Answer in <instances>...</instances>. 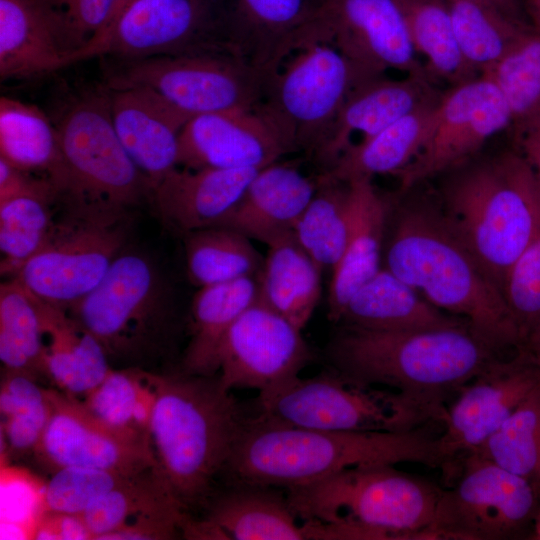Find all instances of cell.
Masks as SVG:
<instances>
[{"label": "cell", "instance_id": "83f0119b", "mask_svg": "<svg viewBox=\"0 0 540 540\" xmlns=\"http://www.w3.org/2000/svg\"><path fill=\"white\" fill-rule=\"evenodd\" d=\"M72 63L58 24L41 0H0V78L22 79Z\"/></svg>", "mask_w": 540, "mask_h": 540}, {"label": "cell", "instance_id": "816d5d0a", "mask_svg": "<svg viewBox=\"0 0 540 540\" xmlns=\"http://www.w3.org/2000/svg\"><path fill=\"white\" fill-rule=\"evenodd\" d=\"M33 539L87 540L93 536L81 514L44 511L36 522Z\"/></svg>", "mask_w": 540, "mask_h": 540}, {"label": "cell", "instance_id": "4316f807", "mask_svg": "<svg viewBox=\"0 0 540 540\" xmlns=\"http://www.w3.org/2000/svg\"><path fill=\"white\" fill-rule=\"evenodd\" d=\"M350 229L343 256L332 271L328 317L337 322L350 297L381 268L391 204L372 179L348 182Z\"/></svg>", "mask_w": 540, "mask_h": 540}, {"label": "cell", "instance_id": "9c48e42d", "mask_svg": "<svg viewBox=\"0 0 540 540\" xmlns=\"http://www.w3.org/2000/svg\"><path fill=\"white\" fill-rule=\"evenodd\" d=\"M257 413L283 424L330 431L404 432L445 422L442 401L380 389L334 368L257 398Z\"/></svg>", "mask_w": 540, "mask_h": 540}, {"label": "cell", "instance_id": "5b68a950", "mask_svg": "<svg viewBox=\"0 0 540 540\" xmlns=\"http://www.w3.org/2000/svg\"><path fill=\"white\" fill-rule=\"evenodd\" d=\"M497 352L462 324L409 331L343 326L327 354L332 368L358 382L443 402L497 358Z\"/></svg>", "mask_w": 540, "mask_h": 540}, {"label": "cell", "instance_id": "ab89813d", "mask_svg": "<svg viewBox=\"0 0 540 540\" xmlns=\"http://www.w3.org/2000/svg\"><path fill=\"white\" fill-rule=\"evenodd\" d=\"M45 341L33 294L15 277L0 285V359L5 370L44 374Z\"/></svg>", "mask_w": 540, "mask_h": 540}, {"label": "cell", "instance_id": "52a82bcc", "mask_svg": "<svg viewBox=\"0 0 540 540\" xmlns=\"http://www.w3.org/2000/svg\"><path fill=\"white\" fill-rule=\"evenodd\" d=\"M368 78L338 48L312 32L267 78L253 111L287 154L303 152L315 159L350 92Z\"/></svg>", "mask_w": 540, "mask_h": 540}, {"label": "cell", "instance_id": "d590c367", "mask_svg": "<svg viewBox=\"0 0 540 540\" xmlns=\"http://www.w3.org/2000/svg\"><path fill=\"white\" fill-rule=\"evenodd\" d=\"M431 81L450 87L478 76L464 60L446 0H396Z\"/></svg>", "mask_w": 540, "mask_h": 540}, {"label": "cell", "instance_id": "30bf717a", "mask_svg": "<svg viewBox=\"0 0 540 540\" xmlns=\"http://www.w3.org/2000/svg\"><path fill=\"white\" fill-rule=\"evenodd\" d=\"M67 171L65 202L130 211L151 196L113 125L106 87L71 101L55 124Z\"/></svg>", "mask_w": 540, "mask_h": 540}, {"label": "cell", "instance_id": "277c9868", "mask_svg": "<svg viewBox=\"0 0 540 540\" xmlns=\"http://www.w3.org/2000/svg\"><path fill=\"white\" fill-rule=\"evenodd\" d=\"M440 210L502 291L504 277L540 232V184L518 150L449 171Z\"/></svg>", "mask_w": 540, "mask_h": 540}, {"label": "cell", "instance_id": "ac0fdd59", "mask_svg": "<svg viewBox=\"0 0 540 540\" xmlns=\"http://www.w3.org/2000/svg\"><path fill=\"white\" fill-rule=\"evenodd\" d=\"M315 33L368 77L391 69L431 80L396 0H324Z\"/></svg>", "mask_w": 540, "mask_h": 540}, {"label": "cell", "instance_id": "9a60e30c", "mask_svg": "<svg viewBox=\"0 0 540 540\" xmlns=\"http://www.w3.org/2000/svg\"><path fill=\"white\" fill-rule=\"evenodd\" d=\"M511 127L508 105L488 76L478 75L450 87L437 104L423 148L396 175L400 191L470 161L491 137Z\"/></svg>", "mask_w": 540, "mask_h": 540}, {"label": "cell", "instance_id": "7c38bea8", "mask_svg": "<svg viewBox=\"0 0 540 540\" xmlns=\"http://www.w3.org/2000/svg\"><path fill=\"white\" fill-rule=\"evenodd\" d=\"M267 76L231 53H199L120 60L105 87H144L188 115L254 110Z\"/></svg>", "mask_w": 540, "mask_h": 540}, {"label": "cell", "instance_id": "60d3db41", "mask_svg": "<svg viewBox=\"0 0 540 540\" xmlns=\"http://www.w3.org/2000/svg\"><path fill=\"white\" fill-rule=\"evenodd\" d=\"M157 375L140 367L112 368L82 401L104 422L149 435Z\"/></svg>", "mask_w": 540, "mask_h": 540}, {"label": "cell", "instance_id": "3957f363", "mask_svg": "<svg viewBox=\"0 0 540 540\" xmlns=\"http://www.w3.org/2000/svg\"><path fill=\"white\" fill-rule=\"evenodd\" d=\"M250 415L218 375H157L149 435L157 469L183 510L203 512Z\"/></svg>", "mask_w": 540, "mask_h": 540}, {"label": "cell", "instance_id": "4dcf8cb0", "mask_svg": "<svg viewBox=\"0 0 540 540\" xmlns=\"http://www.w3.org/2000/svg\"><path fill=\"white\" fill-rule=\"evenodd\" d=\"M442 93L376 134L351 144L323 176L348 183L376 175H397L423 148Z\"/></svg>", "mask_w": 540, "mask_h": 540}, {"label": "cell", "instance_id": "d6a6232c", "mask_svg": "<svg viewBox=\"0 0 540 540\" xmlns=\"http://www.w3.org/2000/svg\"><path fill=\"white\" fill-rule=\"evenodd\" d=\"M258 298L257 277L199 288L191 304L190 340L180 369L191 374L216 375L217 355L225 334Z\"/></svg>", "mask_w": 540, "mask_h": 540}, {"label": "cell", "instance_id": "f546056e", "mask_svg": "<svg viewBox=\"0 0 540 540\" xmlns=\"http://www.w3.org/2000/svg\"><path fill=\"white\" fill-rule=\"evenodd\" d=\"M33 296L47 341L44 375L61 391L83 398L110 372V360L98 340L65 309Z\"/></svg>", "mask_w": 540, "mask_h": 540}, {"label": "cell", "instance_id": "f35d334b", "mask_svg": "<svg viewBox=\"0 0 540 540\" xmlns=\"http://www.w3.org/2000/svg\"><path fill=\"white\" fill-rule=\"evenodd\" d=\"M447 3L460 52L477 75L490 72L529 27L527 23L476 2L456 0Z\"/></svg>", "mask_w": 540, "mask_h": 540}, {"label": "cell", "instance_id": "7402d4cb", "mask_svg": "<svg viewBox=\"0 0 540 540\" xmlns=\"http://www.w3.org/2000/svg\"><path fill=\"white\" fill-rule=\"evenodd\" d=\"M288 155L253 110L197 115L179 137L178 167L186 169H261Z\"/></svg>", "mask_w": 540, "mask_h": 540}, {"label": "cell", "instance_id": "7bdbcfd3", "mask_svg": "<svg viewBox=\"0 0 540 540\" xmlns=\"http://www.w3.org/2000/svg\"><path fill=\"white\" fill-rule=\"evenodd\" d=\"M528 480L540 496V382L475 451Z\"/></svg>", "mask_w": 540, "mask_h": 540}, {"label": "cell", "instance_id": "e0dca14e", "mask_svg": "<svg viewBox=\"0 0 540 540\" xmlns=\"http://www.w3.org/2000/svg\"><path fill=\"white\" fill-rule=\"evenodd\" d=\"M48 392L51 414L34 453L54 471L83 466L134 475L157 466L149 435L104 422L75 396Z\"/></svg>", "mask_w": 540, "mask_h": 540}, {"label": "cell", "instance_id": "1f68e13d", "mask_svg": "<svg viewBox=\"0 0 540 540\" xmlns=\"http://www.w3.org/2000/svg\"><path fill=\"white\" fill-rule=\"evenodd\" d=\"M93 539L158 522L183 527L191 517L172 495L157 466L132 476L96 500L83 514Z\"/></svg>", "mask_w": 540, "mask_h": 540}, {"label": "cell", "instance_id": "7dc6e473", "mask_svg": "<svg viewBox=\"0 0 540 540\" xmlns=\"http://www.w3.org/2000/svg\"><path fill=\"white\" fill-rule=\"evenodd\" d=\"M55 18L72 62L83 60L86 50L109 24L118 0H41Z\"/></svg>", "mask_w": 540, "mask_h": 540}, {"label": "cell", "instance_id": "484cf974", "mask_svg": "<svg viewBox=\"0 0 540 540\" xmlns=\"http://www.w3.org/2000/svg\"><path fill=\"white\" fill-rule=\"evenodd\" d=\"M317 178L288 162L260 169L233 210L216 226L232 228L267 246L293 233L317 189Z\"/></svg>", "mask_w": 540, "mask_h": 540}, {"label": "cell", "instance_id": "cb8c5ba5", "mask_svg": "<svg viewBox=\"0 0 540 540\" xmlns=\"http://www.w3.org/2000/svg\"><path fill=\"white\" fill-rule=\"evenodd\" d=\"M259 170L176 167L151 189L150 200L163 224L183 236L216 226Z\"/></svg>", "mask_w": 540, "mask_h": 540}, {"label": "cell", "instance_id": "e575fe53", "mask_svg": "<svg viewBox=\"0 0 540 540\" xmlns=\"http://www.w3.org/2000/svg\"><path fill=\"white\" fill-rule=\"evenodd\" d=\"M268 247L257 277L259 300L303 330L321 296L322 269L293 233Z\"/></svg>", "mask_w": 540, "mask_h": 540}, {"label": "cell", "instance_id": "2e32d148", "mask_svg": "<svg viewBox=\"0 0 540 540\" xmlns=\"http://www.w3.org/2000/svg\"><path fill=\"white\" fill-rule=\"evenodd\" d=\"M312 352L302 330L258 300L225 334L217 355L224 388H250L270 395L299 377Z\"/></svg>", "mask_w": 540, "mask_h": 540}, {"label": "cell", "instance_id": "ee69618b", "mask_svg": "<svg viewBox=\"0 0 540 540\" xmlns=\"http://www.w3.org/2000/svg\"><path fill=\"white\" fill-rule=\"evenodd\" d=\"M53 200L19 196L0 202V272L15 277L44 245L53 227Z\"/></svg>", "mask_w": 540, "mask_h": 540}, {"label": "cell", "instance_id": "680465c9", "mask_svg": "<svg viewBox=\"0 0 540 540\" xmlns=\"http://www.w3.org/2000/svg\"><path fill=\"white\" fill-rule=\"evenodd\" d=\"M532 539L540 540V512L533 522Z\"/></svg>", "mask_w": 540, "mask_h": 540}, {"label": "cell", "instance_id": "681fc988", "mask_svg": "<svg viewBox=\"0 0 540 540\" xmlns=\"http://www.w3.org/2000/svg\"><path fill=\"white\" fill-rule=\"evenodd\" d=\"M51 414L49 392L44 400L25 406L2 418L1 433L12 453L34 452L48 424Z\"/></svg>", "mask_w": 540, "mask_h": 540}, {"label": "cell", "instance_id": "44dd1931", "mask_svg": "<svg viewBox=\"0 0 540 540\" xmlns=\"http://www.w3.org/2000/svg\"><path fill=\"white\" fill-rule=\"evenodd\" d=\"M232 53L271 76L310 34L324 0H221Z\"/></svg>", "mask_w": 540, "mask_h": 540}, {"label": "cell", "instance_id": "ba28073f", "mask_svg": "<svg viewBox=\"0 0 540 540\" xmlns=\"http://www.w3.org/2000/svg\"><path fill=\"white\" fill-rule=\"evenodd\" d=\"M108 358L140 363L160 355L174 322L173 294L156 264L123 250L102 281L66 309Z\"/></svg>", "mask_w": 540, "mask_h": 540}, {"label": "cell", "instance_id": "bcb514c9", "mask_svg": "<svg viewBox=\"0 0 540 540\" xmlns=\"http://www.w3.org/2000/svg\"><path fill=\"white\" fill-rule=\"evenodd\" d=\"M502 294L519 331L521 344L540 323V232L507 271Z\"/></svg>", "mask_w": 540, "mask_h": 540}, {"label": "cell", "instance_id": "f1b7e54d", "mask_svg": "<svg viewBox=\"0 0 540 540\" xmlns=\"http://www.w3.org/2000/svg\"><path fill=\"white\" fill-rule=\"evenodd\" d=\"M336 323L371 331L425 330L468 324L432 305L385 267L350 297Z\"/></svg>", "mask_w": 540, "mask_h": 540}, {"label": "cell", "instance_id": "6da1fadb", "mask_svg": "<svg viewBox=\"0 0 540 540\" xmlns=\"http://www.w3.org/2000/svg\"><path fill=\"white\" fill-rule=\"evenodd\" d=\"M419 463L448 469L439 435L425 426L404 432L330 431L249 416L225 468L229 484L290 489L344 469Z\"/></svg>", "mask_w": 540, "mask_h": 540}, {"label": "cell", "instance_id": "7a4b0ae2", "mask_svg": "<svg viewBox=\"0 0 540 540\" xmlns=\"http://www.w3.org/2000/svg\"><path fill=\"white\" fill-rule=\"evenodd\" d=\"M385 268L438 309L464 319L495 350L517 348L520 335L502 291L427 198L398 205Z\"/></svg>", "mask_w": 540, "mask_h": 540}, {"label": "cell", "instance_id": "db71d44e", "mask_svg": "<svg viewBox=\"0 0 540 540\" xmlns=\"http://www.w3.org/2000/svg\"><path fill=\"white\" fill-rule=\"evenodd\" d=\"M456 1V0H446ZM476 2L490 8H493L500 13L520 22L527 23L521 0H465ZM529 25V24H528Z\"/></svg>", "mask_w": 540, "mask_h": 540}, {"label": "cell", "instance_id": "b9f144b4", "mask_svg": "<svg viewBox=\"0 0 540 540\" xmlns=\"http://www.w3.org/2000/svg\"><path fill=\"white\" fill-rule=\"evenodd\" d=\"M512 116L514 138L540 121V33L527 27L487 74Z\"/></svg>", "mask_w": 540, "mask_h": 540}, {"label": "cell", "instance_id": "4fadbf2b", "mask_svg": "<svg viewBox=\"0 0 540 540\" xmlns=\"http://www.w3.org/2000/svg\"><path fill=\"white\" fill-rule=\"evenodd\" d=\"M457 463V480L442 490L429 528L434 539H508L534 522L540 496L528 480L476 453Z\"/></svg>", "mask_w": 540, "mask_h": 540}, {"label": "cell", "instance_id": "603a6c76", "mask_svg": "<svg viewBox=\"0 0 540 540\" xmlns=\"http://www.w3.org/2000/svg\"><path fill=\"white\" fill-rule=\"evenodd\" d=\"M106 89L115 131L152 189L178 167L180 133L191 117L148 88Z\"/></svg>", "mask_w": 540, "mask_h": 540}, {"label": "cell", "instance_id": "d4e9b609", "mask_svg": "<svg viewBox=\"0 0 540 540\" xmlns=\"http://www.w3.org/2000/svg\"><path fill=\"white\" fill-rule=\"evenodd\" d=\"M440 94L423 77L392 79L385 74L363 80L347 97L315 161L322 172L328 170L351 145L354 133L368 138Z\"/></svg>", "mask_w": 540, "mask_h": 540}, {"label": "cell", "instance_id": "f6af8a7d", "mask_svg": "<svg viewBox=\"0 0 540 540\" xmlns=\"http://www.w3.org/2000/svg\"><path fill=\"white\" fill-rule=\"evenodd\" d=\"M134 475L83 466L61 467L45 484L44 511L83 514L96 500Z\"/></svg>", "mask_w": 540, "mask_h": 540}, {"label": "cell", "instance_id": "8d00e7d4", "mask_svg": "<svg viewBox=\"0 0 540 540\" xmlns=\"http://www.w3.org/2000/svg\"><path fill=\"white\" fill-rule=\"evenodd\" d=\"M184 241L186 270L198 288L258 277L264 258L251 239L225 226H211L188 232Z\"/></svg>", "mask_w": 540, "mask_h": 540}, {"label": "cell", "instance_id": "6f0895ef", "mask_svg": "<svg viewBox=\"0 0 540 540\" xmlns=\"http://www.w3.org/2000/svg\"><path fill=\"white\" fill-rule=\"evenodd\" d=\"M132 0H118L116 6H115V9H114V12L112 14V17H111V20L109 22V24L115 19V17L124 9V7L130 3ZM108 24V25H109ZM107 25V27H108ZM106 27V28H107ZM103 33V32H102Z\"/></svg>", "mask_w": 540, "mask_h": 540}, {"label": "cell", "instance_id": "8992f818", "mask_svg": "<svg viewBox=\"0 0 540 540\" xmlns=\"http://www.w3.org/2000/svg\"><path fill=\"white\" fill-rule=\"evenodd\" d=\"M441 492L394 465H369L287 489V498L298 518L324 523L330 540L434 539Z\"/></svg>", "mask_w": 540, "mask_h": 540}, {"label": "cell", "instance_id": "d6986e66", "mask_svg": "<svg viewBox=\"0 0 540 540\" xmlns=\"http://www.w3.org/2000/svg\"><path fill=\"white\" fill-rule=\"evenodd\" d=\"M540 382V369L523 352L495 358L458 390L440 439L452 465L478 449Z\"/></svg>", "mask_w": 540, "mask_h": 540}, {"label": "cell", "instance_id": "836d02e7", "mask_svg": "<svg viewBox=\"0 0 540 540\" xmlns=\"http://www.w3.org/2000/svg\"><path fill=\"white\" fill-rule=\"evenodd\" d=\"M0 157L51 181L63 197L67 171L55 124L36 106L0 98Z\"/></svg>", "mask_w": 540, "mask_h": 540}, {"label": "cell", "instance_id": "8fae6325", "mask_svg": "<svg viewBox=\"0 0 540 540\" xmlns=\"http://www.w3.org/2000/svg\"><path fill=\"white\" fill-rule=\"evenodd\" d=\"M66 204L67 213L15 276L33 295L65 310L102 281L125 250L130 227V211Z\"/></svg>", "mask_w": 540, "mask_h": 540}, {"label": "cell", "instance_id": "74e56055", "mask_svg": "<svg viewBox=\"0 0 540 540\" xmlns=\"http://www.w3.org/2000/svg\"><path fill=\"white\" fill-rule=\"evenodd\" d=\"M317 189L293 229L303 250L323 270L341 260L350 229L349 184L319 174Z\"/></svg>", "mask_w": 540, "mask_h": 540}, {"label": "cell", "instance_id": "c3c4849f", "mask_svg": "<svg viewBox=\"0 0 540 540\" xmlns=\"http://www.w3.org/2000/svg\"><path fill=\"white\" fill-rule=\"evenodd\" d=\"M45 485L25 471L1 466V521L24 524L33 529L43 513Z\"/></svg>", "mask_w": 540, "mask_h": 540}, {"label": "cell", "instance_id": "5bb4252c", "mask_svg": "<svg viewBox=\"0 0 540 540\" xmlns=\"http://www.w3.org/2000/svg\"><path fill=\"white\" fill-rule=\"evenodd\" d=\"M199 53L233 54L221 0H132L86 50L84 59Z\"/></svg>", "mask_w": 540, "mask_h": 540}, {"label": "cell", "instance_id": "ffe728a7", "mask_svg": "<svg viewBox=\"0 0 540 540\" xmlns=\"http://www.w3.org/2000/svg\"><path fill=\"white\" fill-rule=\"evenodd\" d=\"M217 490L202 512L193 517L184 533L188 539L217 540H322L318 521L298 523L287 495L276 487L229 484Z\"/></svg>", "mask_w": 540, "mask_h": 540}, {"label": "cell", "instance_id": "11a10c76", "mask_svg": "<svg viewBox=\"0 0 540 540\" xmlns=\"http://www.w3.org/2000/svg\"><path fill=\"white\" fill-rule=\"evenodd\" d=\"M516 350L523 352L540 369V323L528 333Z\"/></svg>", "mask_w": 540, "mask_h": 540}, {"label": "cell", "instance_id": "9f6ffc18", "mask_svg": "<svg viewBox=\"0 0 540 540\" xmlns=\"http://www.w3.org/2000/svg\"><path fill=\"white\" fill-rule=\"evenodd\" d=\"M529 26L540 33V0H521Z\"/></svg>", "mask_w": 540, "mask_h": 540}, {"label": "cell", "instance_id": "f5cc1de1", "mask_svg": "<svg viewBox=\"0 0 540 540\" xmlns=\"http://www.w3.org/2000/svg\"><path fill=\"white\" fill-rule=\"evenodd\" d=\"M517 149L532 167L540 184V121L514 138Z\"/></svg>", "mask_w": 540, "mask_h": 540}, {"label": "cell", "instance_id": "f907efd6", "mask_svg": "<svg viewBox=\"0 0 540 540\" xmlns=\"http://www.w3.org/2000/svg\"><path fill=\"white\" fill-rule=\"evenodd\" d=\"M19 196H39L55 201L60 193L46 178L21 170L0 157V202Z\"/></svg>", "mask_w": 540, "mask_h": 540}]
</instances>
